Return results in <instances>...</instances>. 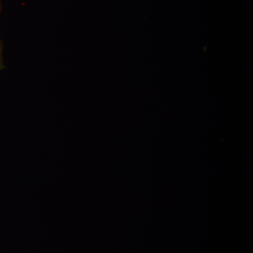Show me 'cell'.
Here are the masks:
<instances>
[{
  "instance_id": "6da1fadb",
  "label": "cell",
  "mask_w": 253,
  "mask_h": 253,
  "mask_svg": "<svg viewBox=\"0 0 253 253\" xmlns=\"http://www.w3.org/2000/svg\"><path fill=\"white\" fill-rule=\"evenodd\" d=\"M2 67V48H1V42H0V68Z\"/></svg>"
}]
</instances>
